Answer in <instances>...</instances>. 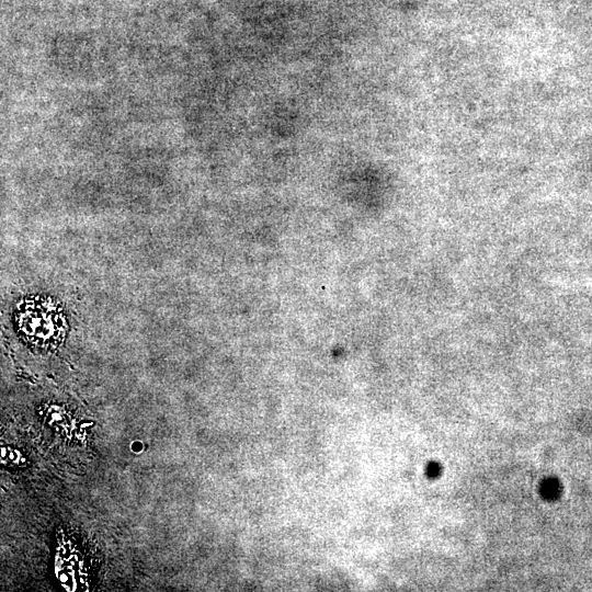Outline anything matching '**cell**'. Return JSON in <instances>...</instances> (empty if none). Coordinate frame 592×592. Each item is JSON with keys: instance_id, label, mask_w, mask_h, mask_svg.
<instances>
[{"instance_id": "1", "label": "cell", "mask_w": 592, "mask_h": 592, "mask_svg": "<svg viewBox=\"0 0 592 592\" xmlns=\"http://www.w3.org/2000/svg\"><path fill=\"white\" fill-rule=\"evenodd\" d=\"M16 322L23 337L39 346L58 344L67 329L57 304L42 297L25 300L18 309Z\"/></svg>"}]
</instances>
